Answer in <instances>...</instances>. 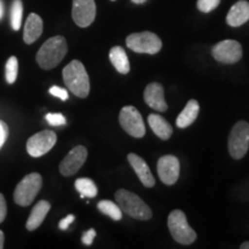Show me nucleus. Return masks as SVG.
Instances as JSON below:
<instances>
[{"instance_id":"nucleus-1","label":"nucleus","mask_w":249,"mask_h":249,"mask_svg":"<svg viewBox=\"0 0 249 249\" xmlns=\"http://www.w3.org/2000/svg\"><path fill=\"white\" fill-rule=\"evenodd\" d=\"M67 43L64 37H51V38H49L44 44L40 46L38 52H37V64L43 70H53L65 58V55L67 54Z\"/></svg>"},{"instance_id":"nucleus-2","label":"nucleus","mask_w":249,"mask_h":249,"mask_svg":"<svg viewBox=\"0 0 249 249\" xmlns=\"http://www.w3.org/2000/svg\"><path fill=\"white\" fill-rule=\"evenodd\" d=\"M65 85L76 97L86 98L90 92V81L83 64L79 60H73L62 71Z\"/></svg>"},{"instance_id":"nucleus-3","label":"nucleus","mask_w":249,"mask_h":249,"mask_svg":"<svg viewBox=\"0 0 249 249\" xmlns=\"http://www.w3.org/2000/svg\"><path fill=\"white\" fill-rule=\"evenodd\" d=\"M116 200L120 209L132 218L139 220H149L152 217V213L148 204L132 192L119 189L116 193Z\"/></svg>"},{"instance_id":"nucleus-4","label":"nucleus","mask_w":249,"mask_h":249,"mask_svg":"<svg viewBox=\"0 0 249 249\" xmlns=\"http://www.w3.org/2000/svg\"><path fill=\"white\" fill-rule=\"evenodd\" d=\"M43 179L39 173H30L18 183L14 191V201L20 207H28L33 203L42 188Z\"/></svg>"},{"instance_id":"nucleus-5","label":"nucleus","mask_w":249,"mask_h":249,"mask_svg":"<svg viewBox=\"0 0 249 249\" xmlns=\"http://www.w3.org/2000/svg\"><path fill=\"white\" fill-rule=\"evenodd\" d=\"M167 226L173 239L181 245H191L196 240V233L187 222L181 210H174L167 218Z\"/></svg>"},{"instance_id":"nucleus-6","label":"nucleus","mask_w":249,"mask_h":249,"mask_svg":"<svg viewBox=\"0 0 249 249\" xmlns=\"http://www.w3.org/2000/svg\"><path fill=\"white\" fill-rule=\"evenodd\" d=\"M126 44L136 53L156 54L161 49L160 38L150 31L132 34L126 38Z\"/></svg>"},{"instance_id":"nucleus-7","label":"nucleus","mask_w":249,"mask_h":249,"mask_svg":"<svg viewBox=\"0 0 249 249\" xmlns=\"http://www.w3.org/2000/svg\"><path fill=\"white\" fill-rule=\"evenodd\" d=\"M249 148V124L238 121L230 133L229 151L234 160H241Z\"/></svg>"},{"instance_id":"nucleus-8","label":"nucleus","mask_w":249,"mask_h":249,"mask_svg":"<svg viewBox=\"0 0 249 249\" xmlns=\"http://www.w3.org/2000/svg\"><path fill=\"white\" fill-rule=\"evenodd\" d=\"M119 121L123 129L130 136L141 139L145 135V126L139 110L134 107H124L120 111Z\"/></svg>"},{"instance_id":"nucleus-9","label":"nucleus","mask_w":249,"mask_h":249,"mask_svg":"<svg viewBox=\"0 0 249 249\" xmlns=\"http://www.w3.org/2000/svg\"><path fill=\"white\" fill-rule=\"evenodd\" d=\"M57 142V134L52 130H42L34 134L27 141V151L31 157H40L45 155Z\"/></svg>"},{"instance_id":"nucleus-10","label":"nucleus","mask_w":249,"mask_h":249,"mask_svg":"<svg viewBox=\"0 0 249 249\" xmlns=\"http://www.w3.org/2000/svg\"><path fill=\"white\" fill-rule=\"evenodd\" d=\"M214 60L223 64H235L242 58V46L234 39H225L213 48Z\"/></svg>"},{"instance_id":"nucleus-11","label":"nucleus","mask_w":249,"mask_h":249,"mask_svg":"<svg viewBox=\"0 0 249 249\" xmlns=\"http://www.w3.org/2000/svg\"><path fill=\"white\" fill-rule=\"evenodd\" d=\"M71 18L79 27H89L96 18L95 0H73Z\"/></svg>"},{"instance_id":"nucleus-12","label":"nucleus","mask_w":249,"mask_h":249,"mask_svg":"<svg viewBox=\"0 0 249 249\" xmlns=\"http://www.w3.org/2000/svg\"><path fill=\"white\" fill-rule=\"evenodd\" d=\"M87 156H88V151L83 145H77L73 148L59 165L60 173L64 177L74 176L83 166Z\"/></svg>"},{"instance_id":"nucleus-13","label":"nucleus","mask_w":249,"mask_h":249,"mask_svg":"<svg viewBox=\"0 0 249 249\" xmlns=\"http://www.w3.org/2000/svg\"><path fill=\"white\" fill-rule=\"evenodd\" d=\"M157 172L165 185H174L180 174L179 160L172 155L163 156L157 163Z\"/></svg>"},{"instance_id":"nucleus-14","label":"nucleus","mask_w":249,"mask_h":249,"mask_svg":"<svg viewBox=\"0 0 249 249\" xmlns=\"http://www.w3.org/2000/svg\"><path fill=\"white\" fill-rule=\"evenodd\" d=\"M144 102L156 111H166L167 103L165 101L163 86L157 82H152L150 85H148L144 90Z\"/></svg>"},{"instance_id":"nucleus-15","label":"nucleus","mask_w":249,"mask_h":249,"mask_svg":"<svg viewBox=\"0 0 249 249\" xmlns=\"http://www.w3.org/2000/svg\"><path fill=\"white\" fill-rule=\"evenodd\" d=\"M128 161L130 166H132L134 171H135L136 176H138L139 179L141 180L143 186L147 187V188H151V187L155 186L156 180L154 178V176H152L150 169H149V166L143 158H141L140 156L135 154H129Z\"/></svg>"},{"instance_id":"nucleus-16","label":"nucleus","mask_w":249,"mask_h":249,"mask_svg":"<svg viewBox=\"0 0 249 249\" xmlns=\"http://www.w3.org/2000/svg\"><path fill=\"white\" fill-rule=\"evenodd\" d=\"M249 20V2L240 0L230 9L226 17V22L231 27H240Z\"/></svg>"},{"instance_id":"nucleus-17","label":"nucleus","mask_w":249,"mask_h":249,"mask_svg":"<svg viewBox=\"0 0 249 249\" xmlns=\"http://www.w3.org/2000/svg\"><path fill=\"white\" fill-rule=\"evenodd\" d=\"M43 33V20L39 15L31 13L28 17L26 24H24L23 40L26 44H33L39 38Z\"/></svg>"},{"instance_id":"nucleus-18","label":"nucleus","mask_w":249,"mask_h":249,"mask_svg":"<svg viewBox=\"0 0 249 249\" xmlns=\"http://www.w3.org/2000/svg\"><path fill=\"white\" fill-rule=\"evenodd\" d=\"M51 209V204L49 203L48 201H39L34 209L31 210V213L29 218H28L26 227L28 231H35V230L38 229L40 224L44 222L46 214Z\"/></svg>"},{"instance_id":"nucleus-19","label":"nucleus","mask_w":249,"mask_h":249,"mask_svg":"<svg viewBox=\"0 0 249 249\" xmlns=\"http://www.w3.org/2000/svg\"><path fill=\"white\" fill-rule=\"evenodd\" d=\"M148 123L150 124V128L152 129V132H154L160 139L166 141V140H169L171 136H172V126H171L163 117L160 116V114H149Z\"/></svg>"},{"instance_id":"nucleus-20","label":"nucleus","mask_w":249,"mask_h":249,"mask_svg":"<svg viewBox=\"0 0 249 249\" xmlns=\"http://www.w3.org/2000/svg\"><path fill=\"white\" fill-rule=\"evenodd\" d=\"M198 111H200V104L196 99H191L183 108L181 113L177 118V126L179 128H186V127L191 126V124L196 120L198 116Z\"/></svg>"},{"instance_id":"nucleus-21","label":"nucleus","mask_w":249,"mask_h":249,"mask_svg":"<svg viewBox=\"0 0 249 249\" xmlns=\"http://www.w3.org/2000/svg\"><path fill=\"white\" fill-rule=\"evenodd\" d=\"M110 60L114 68L120 74H128L130 71V65L126 51L121 46H113L110 50Z\"/></svg>"},{"instance_id":"nucleus-22","label":"nucleus","mask_w":249,"mask_h":249,"mask_svg":"<svg viewBox=\"0 0 249 249\" xmlns=\"http://www.w3.org/2000/svg\"><path fill=\"white\" fill-rule=\"evenodd\" d=\"M75 188L80 193L81 197H89L92 198L97 195L98 189L95 182L89 178H79L75 181Z\"/></svg>"},{"instance_id":"nucleus-23","label":"nucleus","mask_w":249,"mask_h":249,"mask_svg":"<svg viewBox=\"0 0 249 249\" xmlns=\"http://www.w3.org/2000/svg\"><path fill=\"white\" fill-rule=\"evenodd\" d=\"M97 208L102 213L107 214V216L112 218L113 220H120L123 218V213H121L120 207L117 203H114V202L103 200L98 202Z\"/></svg>"},{"instance_id":"nucleus-24","label":"nucleus","mask_w":249,"mask_h":249,"mask_svg":"<svg viewBox=\"0 0 249 249\" xmlns=\"http://www.w3.org/2000/svg\"><path fill=\"white\" fill-rule=\"evenodd\" d=\"M23 15V5L21 0H13L11 7V26L13 30L18 31L21 28Z\"/></svg>"},{"instance_id":"nucleus-25","label":"nucleus","mask_w":249,"mask_h":249,"mask_svg":"<svg viewBox=\"0 0 249 249\" xmlns=\"http://www.w3.org/2000/svg\"><path fill=\"white\" fill-rule=\"evenodd\" d=\"M18 60L17 57H11L8 58L7 62H6V81L9 85H13L17 81L18 77Z\"/></svg>"},{"instance_id":"nucleus-26","label":"nucleus","mask_w":249,"mask_h":249,"mask_svg":"<svg viewBox=\"0 0 249 249\" xmlns=\"http://www.w3.org/2000/svg\"><path fill=\"white\" fill-rule=\"evenodd\" d=\"M220 0H197V8L203 13H210L218 7Z\"/></svg>"},{"instance_id":"nucleus-27","label":"nucleus","mask_w":249,"mask_h":249,"mask_svg":"<svg viewBox=\"0 0 249 249\" xmlns=\"http://www.w3.org/2000/svg\"><path fill=\"white\" fill-rule=\"evenodd\" d=\"M45 119L51 126H62L66 124V118L61 113H48L45 116Z\"/></svg>"},{"instance_id":"nucleus-28","label":"nucleus","mask_w":249,"mask_h":249,"mask_svg":"<svg viewBox=\"0 0 249 249\" xmlns=\"http://www.w3.org/2000/svg\"><path fill=\"white\" fill-rule=\"evenodd\" d=\"M49 92L51 93L52 96H54V97L60 98L61 101H67V99H68L67 90L64 89V88H60V87H57V86L51 87V88H50V90H49Z\"/></svg>"},{"instance_id":"nucleus-29","label":"nucleus","mask_w":249,"mask_h":249,"mask_svg":"<svg viewBox=\"0 0 249 249\" xmlns=\"http://www.w3.org/2000/svg\"><path fill=\"white\" fill-rule=\"evenodd\" d=\"M8 138V126L2 120H0V149L5 144Z\"/></svg>"},{"instance_id":"nucleus-30","label":"nucleus","mask_w":249,"mask_h":249,"mask_svg":"<svg viewBox=\"0 0 249 249\" xmlns=\"http://www.w3.org/2000/svg\"><path fill=\"white\" fill-rule=\"evenodd\" d=\"M95 236H96V231L93 229H90V230H88V231L87 232H85L83 233V235H82V242L85 245H87V246H90V245H92V242H93V239H95Z\"/></svg>"},{"instance_id":"nucleus-31","label":"nucleus","mask_w":249,"mask_h":249,"mask_svg":"<svg viewBox=\"0 0 249 249\" xmlns=\"http://www.w3.org/2000/svg\"><path fill=\"white\" fill-rule=\"evenodd\" d=\"M6 214H7V204H6L4 195L0 193V224L5 220Z\"/></svg>"},{"instance_id":"nucleus-32","label":"nucleus","mask_w":249,"mask_h":249,"mask_svg":"<svg viewBox=\"0 0 249 249\" xmlns=\"http://www.w3.org/2000/svg\"><path fill=\"white\" fill-rule=\"evenodd\" d=\"M74 219H75V217H74L73 214H68L67 217H65L64 219L60 220V223H59V229L62 230V231L67 230L71 224L74 222Z\"/></svg>"},{"instance_id":"nucleus-33","label":"nucleus","mask_w":249,"mask_h":249,"mask_svg":"<svg viewBox=\"0 0 249 249\" xmlns=\"http://www.w3.org/2000/svg\"><path fill=\"white\" fill-rule=\"evenodd\" d=\"M4 240H5V235L4 232L0 231V249L4 248Z\"/></svg>"},{"instance_id":"nucleus-34","label":"nucleus","mask_w":249,"mask_h":249,"mask_svg":"<svg viewBox=\"0 0 249 249\" xmlns=\"http://www.w3.org/2000/svg\"><path fill=\"white\" fill-rule=\"evenodd\" d=\"M2 15H4V2L2 0H0V20H1Z\"/></svg>"},{"instance_id":"nucleus-35","label":"nucleus","mask_w":249,"mask_h":249,"mask_svg":"<svg viewBox=\"0 0 249 249\" xmlns=\"http://www.w3.org/2000/svg\"><path fill=\"white\" fill-rule=\"evenodd\" d=\"M241 249H249V241H246L244 244H241L240 246Z\"/></svg>"},{"instance_id":"nucleus-36","label":"nucleus","mask_w":249,"mask_h":249,"mask_svg":"<svg viewBox=\"0 0 249 249\" xmlns=\"http://www.w3.org/2000/svg\"><path fill=\"white\" fill-rule=\"evenodd\" d=\"M134 4H138V5H141V4H144L147 0H132Z\"/></svg>"},{"instance_id":"nucleus-37","label":"nucleus","mask_w":249,"mask_h":249,"mask_svg":"<svg viewBox=\"0 0 249 249\" xmlns=\"http://www.w3.org/2000/svg\"><path fill=\"white\" fill-rule=\"evenodd\" d=\"M112 1H116V0H112Z\"/></svg>"}]
</instances>
